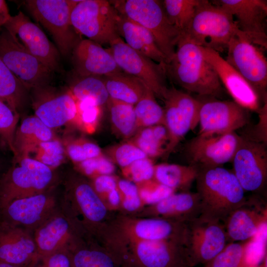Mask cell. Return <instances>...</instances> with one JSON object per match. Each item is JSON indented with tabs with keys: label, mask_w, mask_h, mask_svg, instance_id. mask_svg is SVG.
Segmentation results:
<instances>
[{
	"label": "cell",
	"mask_w": 267,
	"mask_h": 267,
	"mask_svg": "<svg viewBox=\"0 0 267 267\" xmlns=\"http://www.w3.org/2000/svg\"><path fill=\"white\" fill-rule=\"evenodd\" d=\"M63 185L62 198L74 217L92 241L105 247L115 213L107 209L90 180L80 173L68 174Z\"/></svg>",
	"instance_id": "cell-1"
},
{
	"label": "cell",
	"mask_w": 267,
	"mask_h": 267,
	"mask_svg": "<svg viewBox=\"0 0 267 267\" xmlns=\"http://www.w3.org/2000/svg\"><path fill=\"white\" fill-rule=\"evenodd\" d=\"M198 169L195 181L199 217L223 223L231 212L246 202L245 191L233 172L222 166Z\"/></svg>",
	"instance_id": "cell-2"
},
{
	"label": "cell",
	"mask_w": 267,
	"mask_h": 267,
	"mask_svg": "<svg viewBox=\"0 0 267 267\" xmlns=\"http://www.w3.org/2000/svg\"><path fill=\"white\" fill-rule=\"evenodd\" d=\"M165 70L167 76L188 91L216 98L223 95L224 88L199 46L178 40L175 54Z\"/></svg>",
	"instance_id": "cell-3"
},
{
	"label": "cell",
	"mask_w": 267,
	"mask_h": 267,
	"mask_svg": "<svg viewBox=\"0 0 267 267\" xmlns=\"http://www.w3.org/2000/svg\"><path fill=\"white\" fill-rule=\"evenodd\" d=\"M240 31L229 12L208 0H201L179 40L220 53L226 50L230 40Z\"/></svg>",
	"instance_id": "cell-4"
},
{
	"label": "cell",
	"mask_w": 267,
	"mask_h": 267,
	"mask_svg": "<svg viewBox=\"0 0 267 267\" xmlns=\"http://www.w3.org/2000/svg\"><path fill=\"white\" fill-rule=\"evenodd\" d=\"M109 1L119 14L150 32L169 63L175 54L180 32L169 20L162 1L116 0Z\"/></svg>",
	"instance_id": "cell-5"
},
{
	"label": "cell",
	"mask_w": 267,
	"mask_h": 267,
	"mask_svg": "<svg viewBox=\"0 0 267 267\" xmlns=\"http://www.w3.org/2000/svg\"><path fill=\"white\" fill-rule=\"evenodd\" d=\"M54 170L30 157L13 162L0 178V209L11 201L45 192L57 185Z\"/></svg>",
	"instance_id": "cell-6"
},
{
	"label": "cell",
	"mask_w": 267,
	"mask_h": 267,
	"mask_svg": "<svg viewBox=\"0 0 267 267\" xmlns=\"http://www.w3.org/2000/svg\"><path fill=\"white\" fill-rule=\"evenodd\" d=\"M187 224L155 218H139L115 213L110 223V246L122 240L163 241L184 245Z\"/></svg>",
	"instance_id": "cell-7"
},
{
	"label": "cell",
	"mask_w": 267,
	"mask_h": 267,
	"mask_svg": "<svg viewBox=\"0 0 267 267\" xmlns=\"http://www.w3.org/2000/svg\"><path fill=\"white\" fill-rule=\"evenodd\" d=\"M38 256L69 251L91 241L63 200L58 208L33 233Z\"/></svg>",
	"instance_id": "cell-8"
},
{
	"label": "cell",
	"mask_w": 267,
	"mask_h": 267,
	"mask_svg": "<svg viewBox=\"0 0 267 267\" xmlns=\"http://www.w3.org/2000/svg\"><path fill=\"white\" fill-rule=\"evenodd\" d=\"M113 251L125 267H182L187 265L184 245L178 242L122 240Z\"/></svg>",
	"instance_id": "cell-9"
},
{
	"label": "cell",
	"mask_w": 267,
	"mask_h": 267,
	"mask_svg": "<svg viewBox=\"0 0 267 267\" xmlns=\"http://www.w3.org/2000/svg\"><path fill=\"white\" fill-rule=\"evenodd\" d=\"M79 0H27L24 4L34 18L51 35L60 54L67 56L79 42L71 22L73 9Z\"/></svg>",
	"instance_id": "cell-10"
},
{
	"label": "cell",
	"mask_w": 267,
	"mask_h": 267,
	"mask_svg": "<svg viewBox=\"0 0 267 267\" xmlns=\"http://www.w3.org/2000/svg\"><path fill=\"white\" fill-rule=\"evenodd\" d=\"M119 13L109 1L81 0L75 6L71 22L77 34L100 45L110 44L120 37Z\"/></svg>",
	"instance_id": "cell-11"
},
{
	"label": "cell",
	"mask_w": 267,
	"mask_h": 267,
	"mask_svg": "<svg viewBox=\"0 0 267 267\" xmlns=\"http://www.w3.org/2000/svg\"><path fill=\"white\" fill-rule=\"evenodd\" d=\"M264 50L240 31L230 40L225 60L251 85L261 99L266 102L267 60Z\"/></svg>",
	"instance_id": "cell-12"
},
{
	"label": "cell",
	"mask_w": 267,
	"mask_h": 267,
	"mask_svg": "<svg viewBox=\"0 0 267 267\" xmlns=\"http://www.w3.org/2000/svg\"><path fill=\"white\" fill-rule=\"evenodd\" d=\"M62 200L56 186L33 196L14 200L0 209V221L32 233L58 208Z\"/></svg>",
	"instance_id": "cell-13"
},
{
	"label": "cell",
	"mask_w": 267,
	"mask_h": 267,
	"mask_svg": "<svg viewBox=\"0 0 267 267\" xmlns=\"http://www.w3.org/2000/svg\"><path fill=\"white\" fill-rule=\"evenodd\" d=\"M0 58L28 90L48 85L53 72L5 29L0 31Z\"/></svg>",
	"instance_id": "cell-14"
},
{
	"label": "cell",
	"mask_w": 267,
	"mask_h": 267,
	"mask_svg": "<svg viewBox=\"0 0 267 267\" xmlns=\"http://www.w3.org/2000/svg\"><path fill=\"white\" fill-rule=\"evenodd\" d=\"M187 224L184 246L187 266L206 264L226 245L227 237L222 222L199 217Z\"/></svg>",
	"instance_id": "cell-15"
},
{
	"label": "cell",
	"mask_w": 267,
	"mask_h": 267,
	"mask_svg": "<svg viewBox=\"0 0 267 267\" xmlns=\"http://www.w3.org/2000/svg\"><path fill=\"white\" fill-rule=\"evenodd\" d=\"M162 100L165 104L164 125L169 135V153L197 126L202 102L173 86L167 88Z\"/></svg>",
	"instance_id": "cell-16"
},
{
	"label": "cell",
	"mask_w": 267,
	"mask_h": 267,
	"mask_svg": "<svg viewBox=\"0 0 267 267\" xmlns=\"http://www.w3.org/2000/svg\"><path fill=\"white\" fill-rule=\"evenodd\" d=\"M241 139L235 132L198 134L186 146L190 165L213 167L231 162Z\"/></svg>",
	"instance_id": "cell-17"
},
{
	"label": "cell",
	"mask_w": 267,
	"mask_h": 267,
	"mask_svg": "<svg viewBox=\"0 0 267 267\" xmlns=\"http://www.w3.org/2000/svg\"><path fill=\"white\" fill-rule=\"evenodd\" d=\"M109 45L107 49L122 71L141 80L162 99L167 88L165 68L130 47L121 37Z\"/></svg>",
	"instance_id": "cell-18"
},
{
	"label": "cell",
	"mask_w": 267,
	"mask_h": 267,
	"mask_svg": "<svg viewBox=\"0 0 267 267\" xmlns=\"http://www.w3.org/2000/svg\"><path fill=\"white\" fill-rule=\"evenodd\" d=\"M26 50L52 72L60 69V52L43 31L22 11L12 16L3 26Z\"/></svg>",
	"instance_id": "cell-19"
},
{
	"label": "cell",
	"mask_w": 267,
	"mask_h": 267,
	"mask_svg": "<svg viewBox=\"0 0 267 267\" xmlns=\"http://www.w3.org/2000/svg\"><path fill=\"white\" fill-rule=\"evenodd\" d=\"M266 144L241 136L231 161L233 173L244 191H261L267 179Z\"/></svg>",
	"instance_id": "cell-20"
},
{
	"label": "cell",
	"mask_w": 267,
	"mask_h": 267,
	"mask_svg": "<svg viewBox=\"0 0 267 267\" xmlns=\"http://www.w3.org/2000/svg\"><path fill=\"white\" fill-rule=\"evenodd\" d=\"M35 115L54 130L71 123L76 124L78 107L70 90H59L49 85L32 89Z\"/></svg>",
	"instance_id": "cell-21"
},
{
	"label": "cell",
	"mask_w": 267,
	"mask_h": 267,
	"mask_svg": "<svg viewBox=\"0 0 267 267\" xmlns=\"http://www.w3.org/2000/svg\"><path fill=\"white\" fill-rule=\"evenodd\" d=\"M205 59L215 71L220 81L233 101L248 110L258 112L261 98L251 85L219 52L200 46Z\"/></svg>",
	"instance_id": "cell-22"
},
{
	"label": "cell",
	"mask_w": 267,
	"mask_h": 267,
	"mask_svg": "<svg viewBox=\"0 0 267 267\" xmlns=\"http://www.w3.org/2000/svg\"><path fill=\"white\" fill-rule=\"evenodd\" d=\"M213 3L229 12L236 18L238 29L254 44L267 49V0H219Z\"/></svg>",
	"instance_id": "cell-23"
},
{
	"label": "cell",
	"mask_w": 267,
	"mask_h": 267,
	"mask_svg": "<svg viewBox=\"0 0 267 267\" xmlns=\"http://www.w3.org/2000/svg\"><path fill=\"white\" fill-rule=\"evenodd\" d=\"M201 102L199 134L235 132L249 122V110L233 101L214 99Z\"/></svg>",
	"instance_id": "cell-24"
},
{
	"label": "cell",
	"mask_w": 267,
	"mask_h": 267,
	"mask_svg": "<svg viewBox=\"0 0 267 267\" xmlns=\"http://www.w3.org/2000/svg\"><path fill=\"white\" fill-rule=\"evenodd\" d=\"M201 214L200 201L197 192L174 193L160 201L145 206L131 216L155 218L187 223Z\"/></svg>",
	"instance_id": "cell-25"
},
{
	"label": "cell",
	"mask_w": 267,
	"mask_h": 267,
	"mask_svg": "<svg viewBox=\"0 0 267 267\" xmlns=\"http://www.w3.org/2000/svg\"><path fill=\"white\" fill-rule=\"evenodd\" d=\"M38 257L32 232L0 221V262L29 267Z\"/></svg>",
	"instance_id": "cell-26"
},
{
	"label": "cell",
	"mask_w": 267,
	"mask_h": 267,
	"mask_svg": "<svg viewBox=\"0 0 267 267\" xmlns=\"http://www.w3.org/2000/svg\"><path fill=\"white\" fill-rule=\"evenodd\" d=\"M72 53L77 76L104 77L122 72L107 48L89 39L79 41Z\"/></svg>",
	"instance_id": "cell-27"
},
{
	"label": "cell",
	"mask_w": 267,
	"mask_h": 267,
	"mask_svg": "<svg viewBox=\"0 0 267 267\" xmlns=\"http://www.w3.org/2000/svg\"><path fill=\"white\" fill-rule=\"evenodd\" d=\"M258 200H246L231 212L223 223L227 241H244L253 237L266 221V213Z\"/></svg>",
	"instance_id": "cell-28"
},
{
	"label": "cell",
	"mask_w": 267,
	"mask_h": 267,
	"mask_svg": "<svg viewBox=\"0 0 267 267\" xmlns=\"http://www.w3.org/2000/svg\"><path fill=\"white\" fill-rule=\"evenodd\" d=\"M56 137L53 130L35 115L24 118L15 132L13 162L30 157L40 143Z\"/></svg>",
	"instance_id": "cell-29"
},
{
	"label": "cell",
	"mask_w": 267,
	"mask_h": 267,
	"mask_svg": "<svg viewBox=\"0 0 267 267\" xmlns=\"http://www.w3.org/2000/svg\"><path fill=\"white\" fill-rule=\"evenodd\" d=\"M117 26L119 36L130 47L165 68L167 60L149 31L119 13Z\"/></svg>",
	"instance_id": "cell-30"
},
{
	"label": "cell",
	"mask_w": 267,
	"mask_h": 267,
	"mask_svg": "<svg viewBox=\"0 0 267 267\" xmlns=\"http://www.w3.org/2000/svg\"><path fill=\"white\" fill-rule=\"evenodd\" d=\"M102 77L109 97L133 105L151 91L141 80L123 71Z\"/></svg>",
	"instance_id": "cell-31"
},
{
	"label": "cell",
	"mask_w": 267,
	"mask_h": 267,
	"mask_svg": "<svg viewBox=\"0 0 267 267\" xmlns=\"http://www.w3.org/2000/svg\"><path fill=\"white\" fill-rule=\"evenodd\" d=\"M70 252L73 267H125L116 254L94 242H88Z\"/></svg>",
	"instance_id": "cell-32"
},
{
	"label": "cell",
	"mask_w": 267,
	"mask_h": 267,
	"mask_svg": "<svg viewBox=\"0 0 267 267\" xmlns=\"http://www.w3.org/2000/svg\"><path fill=\"white\" fill-rule=\"evenodd\" d=\"M198 171V168L194 165L161 163L154 166V179L175 191H189Z\"/></svg>",
	"instance_id": "cell-33"
},
{
	"label": "cell",
	"mask_w": 267,
	"mask_h": 267,
	"mask_svg": "<svg viewBox=\"0 0 267 267\" xmlns=\"http://www.w3.org/2000/svg\"><path fill=\"white\" fill-rule=\"evenodd\" d=\"M130 141L149 158L168 152L169 135L163 124L139 129Z\"/></svg>",
	"instance_id": "cell-34"
},
{
	"label": "cell",
	"mask_w": 267,
	"mask_h": 267,
	"mask_svg": "<svg viewBox=\"0 0 267 267\" xmlns=\"http://www.w3.org/2000/svg\"><path fill=\"white\" fill-rule=\"evenodd\" d=\"M71 84L69 90L76 101H90L102 107L109 96L103 78L100 76H79Z\"/></svg>",
	"instance_id": "cell-35"
},
{
	"label": "cell",
	"mask_w": 267,
	"mask_h": 267,
	"mask_svg": "<svg viewBox=\"0 0 267 267\" xmlns=\"http://www.w3.org/2000/svg\"><path fill=\"white\" fill-rule=\"evenodd\" d=\"M106 105L114 132L126 139L133 137L138 131L134 105L110 97Z\"/></svg>",
	"instance_id": "cell-36"
},
{
	"label": "cell",
	"mask_w": 267,
	"mask_h": 267,
	"mask_svg": "<svg viewBox=\"0 0 267 267\" xmlns=\"http://www.w3.org/2000/svg\"><path fill=\"white\" fill-rule=\"evenodd\" d=\"M27 91L0 58V99L19 115L25 103Z\"/></svg>",
	"instance_id": "cell-37"
},
{
	"label": "cell",
	"mask_w": 267,
	"mask_h": 267,
	"mask_svg": "<svg viewBox=\"0 0 267 267\" xmlns=\"http://www.w3.org/2000/svg\"><path fill=\"white\" fill-rule=\"evenodd\" d=\"M201 0H164L162 4L167 16L181 32L191 20Z\"/></svg>",
	"instance_id": "cell-38"
},
{
	"label": "cell",
	"mask_w": 267,
	"mask_h": 267,
	"mask_svg": "<svg viewBox=\"0 0 267 267\" xmlns=\"http://www.w3.org/2000/svg\"><path fill=\"white\" fill-rule=\"evenodd\" d=\"M138 130L164 123V110L156 101L152 91H149L134 105Z\"/></svg>",
	"instance_id": "cell-39"
},
{
	"label": "cell",
	"mask_w": 267,
	"mask_h": 267,
	"mask_svg": "<svg viewBox=\"0 0 267 267\" xmlns=\"http://www.w3.org/2000/svg\"><path fill=\"white\" fill-rule=\"evenodd\" d=\"M31 157L54 170L65 161L67 156L64 145L57 137L40 143Z\"/></svg>",
	"instance_id": "cell-40"
},
{
	"label": "cell",
	"mask_w": 267,
	"mask_h": 267,
	"mask_svg": "<svg viewBox=\"0 0 267 267\" xmlns=\"http://www.w3.org/2000/svg\"><path fill=\"white\" fill-rule=\"evenodd\" d=\"M117 186L120 195L118 213L132 216L145 207L139 195L137 185L134 183L118 178Z\"/></svg>",
	"instance_id": "cell-41"
},
{
	"label": "cell",
	"mask_w": 267,
	"mask_h": 267,
	"mask_svg": "<svg viewBox=\"0 0 267 267\" xmlns=\"http://www.w3.org/2000/svg\"><path fill=\"white\" fill-rule=\"evenodd\" d=\"M248 242H229L204 267H243Z\"/></svg>",
	"instance_id": "cell-42"
},
{
	"label": "cell",
	"mask_w": 267,
	"mask_h": 267,
	"mask_svg": "<svg viewBox=\"0 0 267 267\" xmlns=\"http://www.w3.org/2000/svg\"><path fill=\"white\" fill-rule=\"evenodd\" d=\"M63 144L67 156L74 164L103 155L97 144L85 138L75 139Z\"/></svg>",
	"instance_id": "cell-43"
},
{
	"label": "cell",
	"mask_w": 267,
	"mask_h": 267,
	"mask_svg": "<svg viewBox=\"0 0 267 267\" xmlns=\"http://www.w3.org/2000/svg\"><path fill=\"white\" fill-rule=\"evenodd\" d=\"M19 115L0 99V141L13 153V139Z\"/></svg>",
	"instance_id": "cell-44"
},
{
	"label": "cell",
	"mask_w": 267,
	"mask_h": 267,
	"mask_svg": "<svg viewBox=\"0 0 267 267\" xmlns=\"http://www.w3.org/2000/svg\"><path fill=\"white\" fill-rule=\"evenodd\" d=\"M106 152L108 158L121 169L137 160L147 157L131 141L112 146L107 149Z\"/></svg>",
	"instance_id": "cell-45"
},
{
	"label": "cell",
	"mask_w": 267,
	"mask_h": 267,
	"mask_svg": "<svg viewBox=\"0 0 267 267\" xmlns=\"http://www.w3.org/2000/svg\"><path fill=\"white\" fill-rule=\"evenodd\" d=\"M76 101L78 107L76 125L87 133H93L101 116L102 107L90 101Z\"/></svg>",
	"instance_id": "cell-46"
},
{
	"label": "cell",
	"mask_w": 267,
	"mask_h": 267,
	"mask_svg": "<svg viewBox=\"0 0 267 267\" xmlns=\"http://www.w3.org/2000/svg\"><path fill=\"white\" fill-rule=\"evenodd\" d=\"M79 173L89 179L102 175H114V164L104 155L75 164Z\"/></svg>",
	"instance_id": "cell-47"
},
{
	"label": "cell",
	"mask_w": 267,
	"mask_h": 267,
	"mask_svg": "<svg viewBox=\"0 0 267 267\" xmlns=\"http://www.w3.org/2000/svg\"><path fill=\"white\" fill-rule=\"evenodd\" d=\"M154 166L148 157L137 160L121 169L125 179L138 184L154 178Z\"/></svg>",
	"instance_id": "cell-48"
},
{
	"label": "cell",
	"mask_w": 267,
	"mask_h": 267,
	"mask_svg": "<svg viewBox=\"0 0 267 267\" xmlns=\"http://www.w3.org/2000/svg\"><path fill=\"white\" fill-rule=\"evenodd\" d=\"M136 185L140 198L145 206L155 204L176 192L154 178Z\"/></svg>",
	"instance_id": "cell-49"
},
{
	"label": "cell",
	"mask_w": 267,
	"mask_h": 267,
	"mask_svg": "<svg viewBox=\"0 0 267 267\" xmlns=\"http://www.w3.org/2000/svg\"><path fill=\"white\" fill-rule=\"evenodd\" d=\"M29 267H73L70 252L62 250L44 256H38Z\"/></svg>",
	"instance_id": "cell-50"
},
{
	"label": "cell",
	"mask_w": 267,
	"mask_h": 267,
	"mask_svg": "<svg viewBox=\"0 0 267 267\" xmlns=\"http://www.w3.org/2000/svg\"><path fill=\"white\" fill-rule=\"evenodd\" d=\"M118 178L114 175H107L89 179L93 188L103 203L111 192L117 188Z\"/></svg>",
	"instance_id": "cell-51"
},
{
	"label": "cell",
	"mask_w": 267,
	"mask_h": 267,
	"mask_svg": "<svg viewBox=\"0 0 267 267\" xmlns=\"http://www.w3.org/2000/svg\"><path fill=\"white\" fill-rule=\"evenodd\" d=\"M267 102H265L258 111L260 118L259 122L256 127L255 133L253 135L254 137L250 138L266 145L267 143Z\"/></svg>",
	"instance_id": "cell-52"
},
{
	"label": "cell",
	"mask_w": 267,
	"mask_h": 267,
	"mask_svg": "<svg viewBox=\"0 0 267 267\" xmlns=\"http://www.w3.org/2000/svg\"><path fill=\"white\" fill-rule=\"evenodd\" d=\"M11 15L6 2L0 0V31L10 18Z\"/></svg>",
	"instance_id": "cell-53"
},
{
	"label": "cell",
	"mask_w": 267,
	"mask_h": 267,
	"mask_svg": "<svg viewBox=\"0 0 267 267\" xmlns=\"http://www.w3.org/2000/svg\"><path fill=\"white\" fill-rule=\"evenodd\" d=\"M0 267H19L0 262Z\"/></svg>",
	"instance_id": "cell-54"
},
{
	"label": "cell",
	"mask_w": 267,
	"mask_h": 267,
	"mask_svg": "<svg viewBox=\"0 0 267 267\" xmlns=\"http://www.w3.org/2000/svg\"><path fill=\"white\" fill-rule=\"evenodd\" d=\"M182 267H190L187 265H185V266H182Z\"/></svg>",
	"instance_id": "cell-55"
}]
</instances>
